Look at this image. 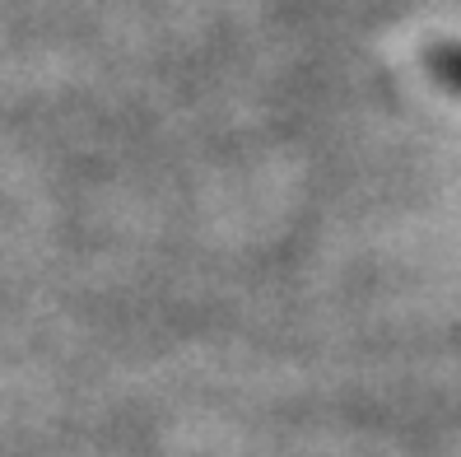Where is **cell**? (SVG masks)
Wrapping results in <instances>:
<instances>
[{"mask_svg":"<svg viewBox=\"0 0 461 457\" xmlns=\"http://www.w3.org/2000/svg\"><path fill=\"white\" fill-rule=\"evenodd\" d=\"M429 70L438 75V85L461 94V47H433L429 51Z\"/></svg>","mask_w":461,"mask_h":457,"instance_id":"6da1fadb","label":"cell"}]
</instances>
